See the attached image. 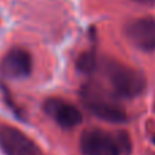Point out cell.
I'll use <instances>...</instances> for the list:
<instances>
[{"label":"cell","mask_w":155,"mask_h":155,"mask_svg":"<svg viewBox=\"0 0 155 155\" xmlns=\"http://www.w3.org/2000/svg\"><path fill=\"white\" fill-rule=\"evenodd\" d=\"M126 37L141 51H155V18L144 17L130 21L126 25Z\"/></svg>","instance_id":"cell-3"},{"label":"cell","mask_w":155,"mask_h":155,"mask_svg":"<svg viewBox=\"0 0 155 155\" xmlns=\"http://www.w3.org/2000/svg\"><path fill=\"white\" fill-rule=\"evenodd\" d=\"M82 155H120L117 141L107 132L100 129H88L80 140Z\"/></svg>","instance_id":"cell-2"},{"label":"cell","mask_w":155,"mask_h":155,"mask_svg":"<svg viewBox=\"0 0 155 155\" xmlns=\"http://www.w3.org/2000/svg\"><path fill=\"white\" fill-rule=\"evenodd\" d=\"M107 77L113 89L122 97H136L146 89V78L139 70L122 63H111L107 66Z\"/></svg>","instance_id":"cell-1"},{"label":"cell","mask_w":155,"mask_h":155,"mask_svg":"<svg viewBox=\"0 0 155 155\" xmlns=\"http://www.w3.org/2000/svg\"><path fill=\"white\" fill-rule=\"evenodd\" d=\"M32 56L26 50L15 47L6 54L2 61V71L10 78H24L32 71Z\"/></svg>","instance_id":"cell-7"},{"label":"cell","mask_w":155,"mask_h":155,"mask_svg":"<svg viewBox=\"0 0 155 155\" xmlns=\"http://www.w3.org/2000/svg\"><path fill=\"white\" fill-rule=\"evenodd\" d=\"M44 111L62 128H73L78 125L82 120L81 113L76 106L56 97L48 99L44 103Z\"/></svg>","instance_id":"cell-6"},{"label":"cell","mask_w":155,"mask_h":155,"mask_svg":"<svg viewBox=\"0 0 155 155\" xmlns=\"http://www.w3.org/2000/svg\"><path fill=\"white\" fill-rule=\"evenodd\" d=\"M136 3L140 4H146V6H151V4H155V0H133Z\"/></svg>","instance_id":"cell-8"},{"label":"cell","mask_w":155,"mask_h":155,"mask_svg":"<svg viewBox=\"0 0 155 155\" xmlns=\"http://www.w3.org/2000/svg\"><path fill=\"white\" fill-rule=\"evenodd\" d=\"M85 106H87L96 117L103 118L111 122H124L126 115L124 108L120 107L114 100H110L106 95L100 92H94L88 89L84 97Z\"/></svg>","instance_id":"cell-4"},{"label":"cell","mask_w":155,"mask_h":155,"mask_svg":"<svg viewBox=\"0 0 155 155\" xmlns=\"http://www.w3.org/2000/svg\"><path fill=\"white\" fill-rule=\"evenodd\" d=\"M0 148L7 155H36V146L19 129L0 125Z\"/></svg>","instance_id":"cell-5"}]
</instances>
